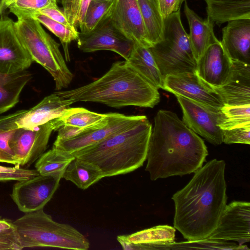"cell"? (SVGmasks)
Masks as SVG:
<instances>
[{
    "instance_id": "obj_1",
    "label": "cell",
    "mask_w": 250,
    "mask_h": 250,
    "mask_svg": "<svg viewBox=\"0 0 250 250\" xmlns=\"http://www.w3.org/2000/svg\"><path fill=\"white\" fill-rule=\"evenodd\" d=\"M225 167L223 160L209 161L172 197L174 228L188 240L207 239L217 227L227 205Z\"/></svg>"
},
{
    "instance_id": "obj_2",
    "label": "cell",
    "mask_w": 250,
    "mask_h": 250,
    "mask_svg": "<svg viewBox=\"0 0 250 250\" xmlns=\"http://www.w3.org/2000/svg\"><path fill=\"white\" fill-rule=\"evenodd\" d=\"M208 155L204 141L173 112L156 113L149 137L146 170L152 181L195 172Z\"/></svg>"
},
{
    "instance_id": "obj_3",
    "label": "cell",
    "mask_w": 250,
    "mask_h": 250,
    "mask_svg": "<svg viewBox=\"0 0 250 250\" xmlns=\"http://www.w3.org/2000/svg\"><path fill=\"white\" fill-rule=\"evenodd\" d=\"M55 92L74 103L96 102L115 108L130 105L153 108L160 100L158 89L125 60L114 62L107 72L91 83Z\"/></svg>"
},
{
    "instance_id": "obj_4",
    "label": "cell",
    "mask_w": 250,
    "mask_h": 250,
    "mask_svg": "<svg viewBox=\"0 0 250 250\" xmlns=\"http://www.w3.org/2000/svg\"><path fill=\"white\" fill-rule=\"evenodd\" d=\"M152 127L145 116L129 128L72 154L97 166L104 177L128 173L146 160Z\"/></svg>"
},
{
    "instance_id": "obj_5",
    "label": "cell",
    "mask_w": 250,
    "mask_h": 250,
    "mask_svg": "<svg viewBox=\"0 0 250 250\" xmlns=\"http://www.w3.org/2000/svg\"><path fill=\"white\" fill-rule=\"evenodd\" d=\"M22 249L48 247L67 250H87L88 239L68 224L55 221L41 209L25 213L13 221Z\"/></svg>"
},
{
    "instance_id": "obj_6",
    "label": "cell",
    "mask_w": 250,
    "mask_h": 250,
    "mask_svg": "<svg viewBox=\"0 0 250 250\" xmlns=\"http://www.w3.org/2000/svg\"><path fill=\"white\" fill-rule=\"evenodd\" d=\"M18 35L33 62L43 66L52 76L56 90L66 88L73 75L60 50V44L31 17L17 18L15 21Z\"/></svg>"
},
{
    "instance_id": "obj_7",
    "label": "cell",
    "mask_w": 250,
    "mask_h": 250,
    "mask_svg": "<svg viewBox=\"0 0 250 250\" xmlns=\"http://www.w3.org/2000/svg\"><path fill=\"white\" fill-rule=\"evenodd\" d=\"M149 48L164 79L169 75L196 73L197 62L181 21L180 9L164 19L163 39Z\"/></svg>"
},
{
    "instance_id": "obj_8",
    "label": "cell",
    "mask_w": 250,
    "mask_h": 250,
    "mask_svg": "<svg viewBox=\"0 0 250 250\" xmlns=\"http://www.w3.org/2000/svg\"><path fill=\"white\" fill-rule=\"evenodd\" d=\"M74 102L58 95H48L35 106L18 111L0 118V130L10 131L19 128L33 129L61 116Z\"/></svg>"
},
{
    "instance_id": "obj_9",
    "label": "cell",
    "mask_w": 250,
    "mask_h": 250,
    "mask_svg": "<svg viewBox=\"0 0 250 250\" xmlns=\"http://www.w3.org/2000/svg\"><path fill=\"white\" fill-rule=\"evenodd\" d=\"M145 115H125L118 113H106L100 125L66 140L55 141L53 147L71 153L100 143L133 125Z\"/></svg>"
},
{
    "instance_id": "obj_10",
    "label": "cell",
    "mask_w": 250,
    "mask_h": 250,
    "mask_svg": "<svg viewBox=\"0 0 250 250\" xmlns=\"http://www.w3.org/2000/svg\"><path fill=\"white\" fill-rule=\"evenodd\" d=\"M183 112V121L192 131L214 145L223 143V120L221 109L207 106L185 97L176 96Z\"/></svg>"
},
{
    "instance_id": "obj_11",
    "label": "cell",
    "mask_w": 250,
    "mask_h": 250,
    "mask_svg": "<svg viewBox=\"0 0 250 250\" xmlns=\"http://www.w3.org/2000/svg\"><path fill=\"white\" fill-rule=\"evenodd\" d=\"M61 178L50 175H40L17 181L11 197L21 212H31L43 209L60 186Z\"/></svg>"
},
{
    "instance_id": "obj_12",
    "label": "cell",
    "mask_w": 250,
    "mask_h": 250,
    "mask_svg": "<svg viewBox=\"0 0 250 250\" xmlns=\"http://www.w3.org/2000/svg\"><path fill=\"white\" fill-rule=\"evenodd\" d=\"M55 130L54 119L33 129H15L9 140L16 165L29 167L45 152L52 132Z\"/></svg>"
},
{
    "instance_id": "obj_13",
    "label": "cell",
    "mask_w": 250,
    "mask_h": 250,
    "mask_svg": "<svg viewBox=\"0 0 250 250\" xmlns=\"http://www.w3.org/2000/svg\"><path fill=\"white\" fill-rule=\"evenodd\" d=\"M77 43L83 52L109 50L125 60L128 58L134 44L114 26L108 16L91 31L79 33Z\"/></svg>"
},
{
    "instance_id": "obj_14",
    "label": "cell",
    "mask_w": 250,
    "mask_h": 250,
    "mask_svg": "<svg viewBox=\"0 0 250 250\" xmlns=\"http://www.w3.org/2000/svg\"><path fill=\"white\" fill-rule=\"evenodd\" d=\"M33 62L18 35L15 21L2 16L0 20V72H21L26 70Z\"/></svg>"
},
{
    "instance_id": "obj_15",
    "label": "cell",
    "mask_w": 250,
    "mask_h": 250,
    "mask_svg": "<svg viewBox=\"0 0 250 250\" xmlns=\"http://www.w3.org/2000/svg\"><path fill=\"white\" fill-rule=\"evenodd\" d=\"M234 241L239 245L250 241V203L233 201L226 205L217 227L207 238Z\"/></svg>"
},
{
    "instance_id": "obj_16",
    "label": "cell",
    "mask_w": 250,
    "mask_h": 250,
    "mask_svg": "<svg viewBox=\"0 0 250 250\" xmlns=\"http://www.w3.org/2000/svg\"><path fill=\"white\" fill-rule=\"evenodd\" d=\"M163 89L214 108L221 109L224 105L213 88L196 73L167 75L164 78Z\"/></svg>"
},
{
    "instance_id": "obj_17",
    "label": "cell",
    "mask_w": 250,
    "mask_h": 250,
    "mask_svg": "<svg viewBox=\"0 0 250 250\" xmlns=\"http://www.w3.org/2000/svg\"><path fill=\"white\" fill-rule=\"evenodd\" d=\"M108 17L128 39L143 46L151 47L137 0H114Z\"/></svg>"
},
{
    "instance_id": "obj_18",
    "label": "cell",
    "mask_w": 250,
    "mask_h": 250,
    "mask_svg": "<svg viewBox=\"0 0 250 250\" xmlns=\"http://www.w3.org/2000/svg\"><path fill=\"white\" fill-rule=\"evenodd\" d=\"M231 61L230 73L224 83L212 87L225 105L250 104V64Z\"/></svg>"
},
{
    "instance_id": "obj_19",
    "label": "cell",
    "mask_w": 250,
    "mask_h": 250,
    "mask_svg": "<svg viewBox=\"0 0 250 250\" xmlns=\"http://www.w3.org/2000/svg\"><path fill=\"white\" fill-rule=\"evenodd\" d=\"M231 64V60L218 40L211 44L198 61L196 73L211 87H218L227 79Z\"/></svg>"
},
{
    "instance_id": "obj_20",
    "label": "cell",
    "mask_w": 250,
    "mask_h": 250,
    "mask_svg": "<svg viewBox=\"0 0 250 250\" xmlns=\"http://www.w3.org/2000/svg\"><path fill=\"white\" fill-rule=\"evenodd\" d=\"M221 42L229 58L250 64V19L228 22Z\"/></svg>"
},
{
    "instance_id": "obj_21",
    "label": "cell",
    "mask_w": 250,
    "mask_h": 250,
    "mask_svg": "<svg viewBox=\"0 0 250 250\" xmlns=\"http://www.w3.org/2000/svg\"><path fill=\"white\" fill-rule=\"evenodd\" d=\"M184 13L189 26L190 44L197 62L207 49L218 41L214 33V23L208 18L205 20L200 18L188 7L186 1Z\"/></svg>"
},
{
    "instance_id": "obj_22",
    "label": "cell",
    "mask_w": 250,
    "mask_h": 250,
    "mask_svg": "<svg viewBox=\"0 0 250 250\" xmlns=\"http://www.w3.org/2000/svg\"><path fill=\"white\" fill-rule=\"evenodd\" d=\"M125 61L153 86L163 89L164 79L149 47L134 43Z\"/></svg>"
},
{
    "instance_id": "obj_23",
    "label": "cell",
    "mask_w": 250,
    "mask_h": 250,
    "mask_svg": "<svg viewBox=\"0 0 250 250\" xmlns=\"http://www.w3.org/2000/svg\"><path fill=\"white\" fill-rule=\"evenodd\" d=\"M208 18L221 25L240 19H250V0L206 1Z\"/></svg>"
},
{
    "instance_id": "obj_24",
    "label": "cell",
    "mask_w": 250,
    "mask_h": 250,
    "mask_svg": "<svg viewBox=\"0 0 250 250\" xmlns=\"http://www.w3.org/2000/svg\"><path fill=\"white\" fill-rule=\"evenodd\" d=\"M31 77L26 70L14 73L0 72V114L19 102L21 91Z\"/></svg>"
},
{
    "instance_id": "obj_25",
    "label": "cell",
    "mask_w": 250,
    "mask_h": 250,
    "mask_svg": "<svg viewBox=\"0 0 250 250\" xmlns=\"http://www.w3.org/2000/svg\"><path fill=\"white\" fill-rule=\"evenodd\" d=\"M103 178L104 176L97 166L75 157L67 166L62 177L83 190L88 188Z\"/></svg>"
},
{
    "instance_id": "obj_26",
    "label": "cell",
    "mask_w": 250,
    "mask_h": 250,
    "mask_svg": "<svg viewBox=\"0 0 250 250\" xmlns=\"http://www.w3.org/2000/svg\"><path fill=\"white\" fill-rule=\"evenodd\" d=\"M175 229L167 226H158L125 235L126 238L135 244L136 250H155L157 245L174 242Z\"/></svg>"
},
{
    "instance_id": "obj_27",
    "label": "cell",
    "mask_w": 250,
    "mask_h": 250,
    "mask_svg": "<svg viewBox=\"0 0 250 250\" xmlns=\"http://www.w3.org/2000/svg\"><path fill=\"white\" fill-rule=\"evenodd\" d=\"M151 46L163 39L164 19L157 0H137Z\"/></svg>"
},
{
    "instance_id": "obj_28",
    "label": "cell",
    "mask_w": 250,
    "mask_h": 250,
    "mask_svg": "<svg viewBox=\"0 0 250 250\" xmlns=\"http://www.w3.org/2000/svg\"><path fill=\"white\" fill-rule=\"evenodd\" d=\"M106 114H99L82 107H69L61 116L54 119L55 130L62 126L79 128L83 131L101 124Z\"/></svg>"
},
{
    "instance_id": "obj_29",
    "label": "cell",
    "mask_w": 250,
    "mask_h": 250,
    "mask_svg": "<svg viewBox=\"0 0 250 250\" xmlns=\"http://www.w3.org/2000/svg\"><path fill=\"white\" fill-rule=\"evenodd\" d=\"M74 158L72 153L52 147L36 161L35 167L40 175H50L62 179L67 166Z\"/></svg>"
},
{
    "instance_id": "obj_30",
    "label": "cell",
    "mask_w": 250,
    "mask_h": 250,
    "mask_svg": "<svg viewBox=\"0 0 250 250\" xmlns=\"http://www.w3.org/2000/svg\"><path fill=\"white\" fill-rule=\"evenodd\" d=\"M31 17L39 21L59 39L64 51L65 60L69 61L68 45L72 41L78 40L79 32L77 29L68 27L39 13L34 14Z\"/></svg>"
},
{
    "instance_id": "obj_31",
    "label": "cell",
    "mask_w": 250,
    "mask_h": 250,
    "mask_svg": "<svg viewBox=\"0 0 250 250\" xmlns=\"http://www.w3.org/2000/svg\"><path fill=\"white\" fill-rule=\"evenodd\" d=\"M114 0H92L83 22L79 25L81 33L94 29L108 17Z\"/></svg>"
},
{
    "instance_id": "obj_32",
    "label": "cell",
    "mask_w": 250,
    "mask_h": 250,
    "mask_svg": "<svg viewBox=\"0 0 250 250\" xmlns=\"http://www.w3.org/2000/svg\"><path fill=\"white\" fill-rule=\"evenodd\" d=\"M250 250L247 246L237 245L234 243L226 242L224 240L205 239L188 240L186 242H173L165 246V250Z\"/></svg>"
},
{
    "instance_id": "obj_33",
    "label": "cell",
    "mask_w": 250,
    "mask_h": 250,
    "mask_svg": "<svg viewBox=\"0 0 250 250\" xmlns=\"http://www.w3.org/2000/svg\"><path fill=\"white\" fill-rule=\"evenodd\" d=\"M221 110L223 114V120L219 127L222 130L250 125V104L240 106L224 105Z\"/></svg>"
},
{
    "instance_id": "obj_34",
    "label": "cell",
    "mask_w": 250,
    "mask_h": 250,
    "mask_svg": "<svg viewBox=\"0 0 250 250\" xmlns=\"http://www.w3.org/2000/svg\"><path fill=\"white\" fill-rule=\"evenodd\" d=\"M58 0H16L7 8L17 18L31 17L40 10L51 5H57Z\"/></svg>"
},
{
    "instance_id": "obj_35",
    "label": "cell",
    "mask_w": 250,
    "mask_h": 250,
    "mask_svg": "<svg viewBox=\"0 0 250 250\" xmlns=\"http://www.w3.org/2000/svg\"><path fill=\"white\" fill-rule=\"evenodd\" d=\"M21 250L16 228L11 220L0 216V250Z\"/></svg>"
},
{
    "instance_id": "obj_36",
    "label": "cell",
    "mask_w": 250,
    "mask_h": 250,
    "mask_svg": "<svg viewBox=\"0 0 250 250\" xmlns=\"http://www.w3.org/2000/svg\"><path fill=\"white\" fill-rule=\"evenodd\" d=\"M39 175L36 169L22 168L18 165L13 167L0 166V182L25 180Z\"/></svg>"
},
{
    "instance_id": "obj_37",
    "label": "cell",
    "mask_w": 250,
    "mask_h": 250,
    "mask_svg": "<svg viewBox=\"0 0 250 250\" xmlns=\"http://www.w3.org/2000/svg\"><path fill=\"white\" fill-rule=\"evenodd\" d=\"M223 142L227 144H250V125L222 130Z\"/></svg>"
},
{
    "instance_id": "obj_38",
    "label": "cell",
    "mask_w": 250,
    "mask_h": 250,
    "mask_svg": "<svg viewBox=\"0 0 250 250\" xmlns=\"http://www.w3.org/2000/svg\"><path fill=\"white\" fill-rule=\"evenodd\" d=\"M15 130L10 131L0 130V162L16 165L15 155L9 144Z\"/></svg>"
},
{
    "instance_id": "obj_39",
    "label": "cell",
    "mask_w": 250,
    "mask_h": 250,
    "mask_svg": "<svg viewBox=\"0 0 250 250\" xmlns=\"http://www.w3.org/2000/svg\"><path fill=\"white\" fill-rule=\"evenodd\" d=\"M63 11L68 21L76 28L78 26V15L82 0H60Z\"/></svg>"
},
{
    "instance_id": "obj_40",
    "label": "cell",
    "mask_w": 250,
    "mask_h": 250,
    "mask_svg": "<svg viewBox=\"0 0 250 250\" xmlns=\"http://www.w3.org/2000/svg\"><path fill=\"white\" fill-rule=\"evenodd\" d=\"M36 13L45 15L51 19L68 27L76 28L68 21L63 10L60 9L58 5H50L40 10Z\"/></svg>"
},
{
    "instance_id": "obj_41",
    "label": "cell",
    "mask_w": 250,
    "mask_h": 250,
    "mask_svg": "<svg viewBox=\"0 0 250 250\" xmlns=\"http://www.w3.org/2000/svg\"><path fill=\"white\" fill-rule=\"evenodd\" d=\"M177 0H157L161 14L166 19L176 11Z\"/></svg>"
},
{
    "instance_id": "obj_42",
    "label": "cell",
    "mask_w": 250,
    "mask_h": 250,
    "mask_svg": "<svg viewBox=\"0 0 250 250\" xmlns=\"http://www.w3.org/2000/svg\"><path fill=\"white\" fill-rule=\"evenodd\" d=\"M92 0H82L79 8L78 15V26L83 22L87 8Z\"/></svg>"
},
{
    "instance_id": "obj_43",
    "label": "cell",
    "mask_w": 250,
    "mask_h": 250,
    "mask_svg": "<svg viewBox=\"0 0 250 250\" xmlns=\"http://www.w3.org/2000/svg\"><path fill=\"white\" fill-rule=\"evenodd\" d=\"M5 8H6V7L5 0H0V13H2Z\"/></svg>"
},
{
    "instance_id": "obj_44",
    "label": "cell",
    "mask_w": 250,
    "mask_h": 250,
    "mask_svg": "<svg viewBox=\"0 0 250 250\" xmlns=\"http://www.w3.org/2000/svg\"><path fill=\"white\" fill-rule=\"evenodd\" d=\"M185 0H177L176 4V11L180 9L181 6L183 3V1Z\"/></svg>"
},
{
    "instance_id": "obj_45",
    "label": "cell",
    "mask_w": 250,
    "mask_h": 250,
    "mask_svg": "<svg viewBox=\"0 0 250 250\" xmlns=\"http://www.w3.org/2000/svg\"><path fill=\"white\" fill-rule=\"evenodd\" d=\"M15 0H5V5L6 8H7L8 6L12 3H13Z\"/></svg>"
},
{
    "instance_id": "obj_46",
    "label": "cell",
    "mask_w": 250,
    "mask_h": 250,
    "mask_svg": "<svg viewBox=\"0 0 250 250\" xmlns=\"http://www.w3.org/2000/svg\"><path fill=\"white\" fill-rule=\"evenodd\" d=\"M224 0H205V1H224Z\"/></svg>"
},
{
    "instance_id": "obj_47",
    "label": "cell",
    "mask_w": 250,
    "mask_h": 250,
    "mask_svg": "<svg viewBox=\"0 0 250 250\" xmlns=\"http://www.w3.org/2000/svg\"><path fill=\"white\" fill-rule=\"evenodd\" d=\"M2 17V13H0V20Z\"/></svg>"
}]
</instances>
